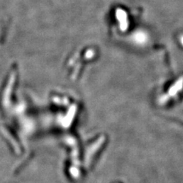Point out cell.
Returning a JSON list of instances; mask_svg holds the SVG:
<instances>
[{
	"label": "cell",
	"mask_w": 183,
	"mask_h": 183,
	"mask_svg": "<svg viewBox=\"0 0 183 183\" xmlns=\"http://www.w3.org/2000/svg\"><path fill=\"white\" fill-rule=\"evenodd\" d=\"M183 88V78L178 79L173 85H171L168 89L167 93L166 95H163L159 98V103L160 104H164L167 102L169 100L172 98L173 97L176 96Z\"/></svg>",
	"instance_id": "6da1fadb"
}]
</instances>
